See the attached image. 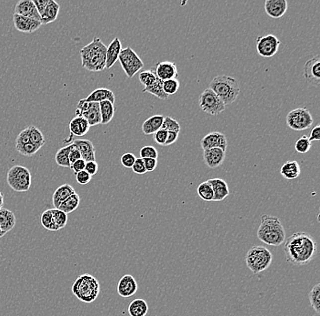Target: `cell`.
<instances>
[{
  "label": "cell",
  "instance_id": "1",
  "mask_svg": "<svg viewBox=\"0 0 320 316\" xmlns=\"http://www.w3.org/2000/svg\"><path fill=\"white\" fill-rule=\"evenodd\" d=\"M284 252L289 264L303 266L315 259L318 244L310 234L295 232L285 241Z\"/></svg>",
  "mask_w": 320,
  "mask_h": 316
},
{
  "label": "cell",
  "instance_id": "2",
  "mask_svg": "<svg viewBox=\"0 0 320 316\" xmlns=\"http://www.w3.org/2000/svg\"><path fill=\"white\" fill-rule=\"evenodd\" d=\"M107 47L99 37L80 49L82 67L90 72H100L105 69Z\"/></svg>",
  "mask_w": 320,
  "mask_h": 316
},
{
  "label": "cell",
  "instance_id": "3",
  "mask_svg": "<svg viewBox=\"0 0 320 316\" xmlns=\"http://www.w3.org/2000/svg\"><path fill=\"white\" fill-rule=\"evenodd\" d=\"M257 235L259 241L270 246H280L286 241V232L280 220L268 214L261 216Z\"/></svg>",
  "mask_w": 320,
  "mask_h": 316
},
{
  "label": "cell",
  "instance_id": "4",
  "mask_svg": "<svg viewBox=\"0 0 320 316\" xmlns=\"http://www.w3.org/2000/svg\"><path fill=\"white\" fill-rule=\"evenodd\" d=\"M209 89L214 91L226 106L236 101L240 92V85L236 79L223 75L212 79Z\"/></svg>",
  "mask_w": 320,
  "mask_h": 316
},
{
  "label": "cell",
  "instance_id": "5",
  "mask_svg": "<svg viewBox=\"0 0 320 316\" xmlns=\"http://www.w3.org/2000/svg\"><path fill=\"white\" fill-rule=\"evenodd\" d=\"M71 290L79 301L90 304L100 295V283L91 274H82L74 282Z\"/></svg>",
  "mask_w": 320,
  "mask_h": 316
},
{
  "label": "cell",
  "instance_id": "6",
  "mask_svg": "<svg viewBox=\"0 0 320 316\" xmlns=\"http://www.w3.org/2000/svg\"><path fill=\"white\" fill-rule=\"evenodd\" d=\"M272 253L268 248L259 245L250 248L246 255L247 266L255 274L266 271L272 264Z\"/></svg>",
  "mask_w": 320,
  "mask_h": 316
},
{
  "label": "cell",
  "instance_id": "7",
  "mask_svg": "<svg viewBox=\"0 0 320 316\" xmlns=\"http://www.w3.org/2000/svg\"><path fill=\"white\" fill-rule=\"evenodd\" d=\"M6 179L8 186L16 192H26L31 187V172L23 166L16 165L12 167L7 172Z\"/></svg>",
  "mask_w": 320,
  "mask_h": 316
},
{
  "label": "cell",
  "instance_id": "8",
  "mask_svg": "<svg viewBox=\"0 0 320 316\" xmlns=\"http://www.w3.org/2000/svg\"><path fill=\"white\" fill-rule=\"evenodd\" d=\"M118 60L122 69L129 79H132L144 68V62L142 61L141 58H139L136 51L130 47L121 50Z\"/></svg>",
  "mask_w": 320,
  "mask_h": 316
},
{
  "label": "cell",
  "instance_id": "9",
  "mask_svg": "<svg viewBox=\"0 0 320 316\" xmlns=\"http://www.w3.org/2000/svg\"><path fill=\"white\" fill-rule=\"evenodd\" d=\"M199 105L202 111L212 116H216L225 111L226 105L214 91L207 89L200 96Z\"/></svg>",
  "mask_w": 320,
  "mask_h": 316
},
{
  "label": "cell",
  "instance_id": "10",
  "mask_svg": "<svg viewBox=\"0 0 320 316\" xmlns=\"http://www.w3.org/2000/svg\"><path fill=\"white\" fill-rule=\"evenodd\" d=\"M286 121L288 126L297 132L309 129L314 122L310 111L306 108H298L289 111Z\"/></svg>",
  "mask_w": 320,
  "mask_h": 316
},
{
  "label": "cell",
  "instance_id": "11",
  "mask_svg": "<svg viewBox=\"0 0 320 316\" xmlns=\"http://www.w3.org/2000/svg\"><path fill=\"white\" fill-rule=\"evenodd\" d=\"M76 116L84 118L90 127L100 124V103L89 102L84 99L79 100L76 110Z\"/></svg>",
  "mask_w": 320,
  "mask_h": 316
},
{
  "label": "cell",
  "instance_id": "12",
  "mask_svg": "<svg viewBox=\"0 0 320 316\" xmlns=\"http://www.w3.org/2000/svg\"><path fill=\"white\" fill-rule=\"evenodd\" d=\"M257 51L262 58H269L274 57L278 51L280 41L274 35H266L257 37Z\"/></svg>",
  "mask_w": 320,
  "mask_h": 316
},
{
  "label": "cell",
  "instance_id": "13",
  "mask_svg": "<svg viewBox=\"0 0 320 316\" xmlns=\"http://www.w3.org/2000/svg\"><path fill=\"white\" fill-rule=\"evenodd\" d=\"M304 79L309 84L320 88V57L316 55L310 58L304 65Z\"/></svg>",
  "mask_w": 320,
  "mask_h": 316
},
{
  "label": "cell",
  "instance_id": "14",
  "mask_svg": "<svg viewBox=\"0 0 320 316\" xmlns=\"http://www.w3.org/2000/svg\"><path fill=\"white\" fill-rule=\"evenodd\" d=\"M226 152L219 148L203 150V161L210 169H216L224 163Z\"/></svg>",
  "mask_w": 320,
  "mask_h": 316
},
{
  "label": "cell",
  "instance_id": "15",
  "mask_svg": "<svg viewBox=\"0 0 320 316\" xmlns=\"http://www.w3.org/2000/svg\"><path fill=\"white\" fill-rule=\"evenodd\" d=\"M200 145L203 150L212 149V148H219L226 152L227 148V139L224 133L219 132H212L207 134L201 139Z\"/></svg>",
  "mask_w": 320,
  "mask_h": 316
},
{
  "label": "cell",
  "instance_id": "16",
  "mask_svg": "<svg viewBox=\"0 0 320 316\" xmlns=\"http://www.w3.org/2000/svg\"><path fill=\"white\" fill-rule=\"evenodd\" d=\"M152 69L156 77L163 82L178 78V69L176 64L173 62L162 61L157 64L156 67Z\"/></svg>",
  "mask_w": 320,
  "mask_h": 316
},
{
  "label": "cell",
  "instance_id": "17",
  "mask_svg": "<svg viewBox=\"0 0 320 316\" xmlns=\"http://www.w3.org/2000/svg\"><path fill=\"white\" fill-rule=\"evenodd\" d=\"M137 290H138V285L137 281L131 274H126L123 277H121L117 285L118 295L124 298H128L136 295Z\"/></svg>",
  "mask_w": 320,
  "mask_h": 316
},
{
  "label": "cell",
  "instance_id": "18",
  "mask_svg": "<svg viewBox=\"0 0 320 316\" xmlns=\"http://www.w3.org/2000/svg\"><path fill=\"white\" fill-rule=\"evenodd\" d=\"M13 20H14V25L16 30L22 33H27V34L34 33L37 31L42 26L40 21L19 16L16 14L13 16Z\"/></svg>",
  "mask_w": 320,
  "mask_h": 316
},
{
  "label": "cell",
  "instance_id": "19",
  "mask_svg": "<svg viewBox=\"0 0 320 316\" xmlns=\"http://www.w3.org/2000/svg\"><path fill=\"white\" fill-rule=\"evenodd\" d=\"M15 14L40 21V15L32 0H20L19 2H17L15 8Z\"/></svg>",
  "mask_w": 320,
  "mask_h": 316
},
{
  "label": "cell",
  "instance_id": "20",
  "mask_svg": "<svg viewBox=\"0 0 320 316\" xmlns=\"http://www.w3.org/2000/svg\"><path fill=\"white\" fill-rule=\"evenodd\" d=\"M265 10L270 17L280 18L288 10V2L286 0H267L265 2Z\"/></svg>",
  "mask_w": 320,
  "mask_h": 316
},
{
  "label": "cell",
  "instance_id": "21",
  "mask_svg": "<svg viewBox=\"0 0 320 316\" xmlns=\"http://www.w3.org/2000/svg\"><path fill=\"white\" fill-rule=\"evenodd\" d=\"M72 144L79 151L81 154V158L84 159L86 162L95 161L96 149L90 140H75Z\"/></svg>",
  "mask_w": 320,
  "mask_h": 316
},
{
  "label": "cell",
  "instance_id": "22",
  "mask_svg": "<svg viewBox=\"0 0 320 316\" xmlns=\"http://www.w3.org/2000/svg\"><path fill=\"white\" fill-rule=\"evenodd\" d=\"M122 49L123 48H122L120 39L118 37H115L109 44V46L107 48L105 69H110L116 63Z\"/></svg>",
  "mask_w": 320,
  "mask_h": 316
},
{
  "label": "cell",
  "instance_id": "23",
  "mask_svg": "<svg viewBox=\"0 0 320 316\" xmlns=\"http://www.w3.org/2000/svg\"><path fill=\"white\" fill-rule=\"evenodd\" d=\"M207 181L210 183L213 190V193H214L213 201H222L228 197L229 188L224 179H211Z\"/></svg>",
  "mask_w": 320,
  "mask_h": 316
},
{
  "label": "cell",
  "instance_id": "24",
  "mask_svg": "<svg viewBox=\"0 0 320 316\" xmlns=\"http://www.w3.org/2000/svg\"><path fill=\"white\" fill-rule=\"evenodd\" d=\"M84 100L89 102H96V103H100L102 101L108 100L115 104V97L112 90L106 88H100L93 90L91 93H90V95L85 98Z\"/></svg>",
  "mask_w": 320,
  "mask_h": 316
},
{
  "label": "cell",
  "instance_id": "25",
  "mask_svg": "<svg viewBox=\"0 0 320 316\" xmlns=\"http://www.w3.org/2000/svg\"><path fill=\"white\" fill-rule=\"evenodd\" d=\"M16 218L15 213L8 209L2 208L0 210V229L6 234L16 226Z\"/></svg>",
  "mask_w": 320,
  "mask_h": 316
},
{
  "label": "cell",
  "instance_id": "26",
  "mask_svg": "<svg viewBox=\"0 0 320 316\" xmlns=\"http://www.w3.org/2000/svg\"><path fill=\"white\" fill-rule=\"evenodd\" d=\"M60 10V5L54 0H49L45 10L40 16V22L42 25H47L56 21L58 18V13Z\"/></svg>",
  "mask_w": 320,
  "mask_h": 316
},
{
  "label": "cell",
  "instance_id": "27",
  "mask_svg": "<svg viewBox=\"0 0 320 316\" xmlns=\"http://www.w3.org/2000/svg\"><path fill=\"white\" fill-rule=\"evenodd\" d=\"M69 131L72 135L76 136H85L90 131V124L82 117H74L69 122Z\"/></svg>",
  "mask_w": 320,
  "mask_h": 316
},
{
  "label": "cell",
  "instance_id": "28",
  "mask_svg": "<svg viewBox=\"0 0 320 316\" xmlns=\"http://www.w3.org/2000/svg\"><path fill=\"white\" fill-rule=\"evenodd\" d=\"M74 193H76V191L73 187L69 184L61 185L60 187H58L53 194L52 202L54 209H58V207L61 205L64 200H67L69 196Z\"/></svg>",
  "mask_w": 320,
  "mask_h": 316
},
{
  "label": "cell",
  "instance_id": "29",
  "mask_svg": "<svg viewBox=\"0 0 320 316\" xmlns=\"http://www.w3.org/2000/svg\"><path fill=\"white\" fill-rule=\"evenodd\" d=\"M164 116L162 115H154L149 117L147 120L143 122L142 131L146 135H151L158 132L162 127Z\"/></svg>",
  "mask_w": 320,
  "mask_h": 316
},
{
  "label": "cell",
  "instance_id": "30",
  "mask_svg": "<svg viewBox=\"0 0 320 316\" xmlns=\"http://www.w3.org/2000/svg\"><path fill=\"white\" fill-rule=\"evenodd\" d=\"M280 173L284 179L292 180V179L299 178L300 175V167L298 161L296 160H289L284 163L280 169Z\"/></svg>",
  "mask_w": 320,
  "mask_h": 316
},
{
  "label": "cell",
  "instance_id": "31",
  "mask_svg": "<svg viewBox=\"0 0 320 316\" xmlns=\"http://www.w3.org/2000/svg\"><path fill=\"white\" fill-rule=\"evenodd\" d=\"M100 111L101 117L100 124H108L115 116V105L108 100L102 101L100 103Z\"/></svg>",
  "mask_w": 320,
  "mask_h": 316
},
{
  "label": "cell",
  "instance_id": "32",
  "mask_svg": "<svg viewBox=\"0 0 320 316\" xmlns=\"http://www.w3.org/2000/svg\"><path fill=\"white\" fill-rule=\"evenodd\" d=\"M148 312V305L144 299H135L128 306V314L130 316H146Z\"/></svg>",
  "mask_w": 320,
  "mask_h": 316
},
{
  "label": "cell",
  "instance_id": "33",
  "mask_svg": "<svg viewBox=\"0 0 320 316\" xmlns=\"http://www.w3.org/2000/svg\"><path fill=\"white\" fill-rule=\"evenodd\" d=\"M73 148V144L70 143L67 146L60 148L58 150L56 156H55V160L56 163L58 164V166L62 167V168H70V162H69V153L70 151Z\"/></svg>",
  "mask_w": 320,
  "mask_h": 316
},
{
  "label": "cell",
  "instance_id": "34",
  "mask_svg": "<svg viewBox=\"0 0 320 316\" xmlns=\"http://www.w3.org/2000/svg\"><path fill=\"white\" fill-rule=\"evenodd\" d=\"M79 203H80L79 195L78 193H74L71 196H69L67 200H64L61 205L58 207V210L63 211L66 214H69L79 208Z\"/></svg>",
  "mask_w": 320,
  "mask_h": 316
},
{
  "label": "cell",
  "instance_id": "35",
  "mask_svg": "<svg viewBox=\"0 0 320 316\" xmlns=\"http://www.w3.org/2000/svg\"><path fill=\"white\" fill-rule=\"evenodd\" d=\"M26 131L28 132V135L30 138V141L33 144L41 149L46 143V139L43 134V132L36 126H29L26 128Z\"/></svg>",
  "mask_w": 320,
  "mask_h": 316
},
{
  "label": "cell",
  "instance_id": "36",
  "mask_svg": "<svg viewBox=\"0 0 320 316\" xmlns=\"http://www.w3.org/2000/svg\"><path fill=\"white\" fill-rule=\"evenodd\" d=\"M143 92L150 93V94L156 96L157 98L162 100H167L168 99V97H169V96L165 93V91L163 90V81H161L160 79H158V78H157L156 82L152 86H150L148 88H144Z\"/></svg>",
  "mask_w": 320,
  "mask_h": 316
},
{
  "label": "cell",
  "instance_id": "37",
  "mask_svg": "<svg viewBox=\"0 0 320 316\" xmlns=\"http://www.w3.org/2000/svg\"><path fill=\"white\" fill-rule=\"evenodd\" d=\"M197 193L201 200L205 201H213L214 199L213 190L208 181L202 182L199 185V187L197 188Z\"/></svg>",
  "mask_w": 320,
  "mask_h": 316
},
{
  "label": "cell",
  "instance_id": "38",
  "mask_svg": "<svg viewBox=\"0 0 320 316\" xmlns=\"http://www.w3.org/2000/svg\"><path fill=\"white\" fill-rule=\"evenodd\" d=\"M310 306L317 314H320V284H317L312 287L309 294Z\"/></svg>",
  "mask_w": 320,
  "mask_h": 316
},
{
  "label": "cell",
  "instance_id": "39",
  "mask_svg": "<svg viewBox=\"0 0 320 316\" xmlns=\"http://www.w3.org/2000/svg\"><path fill=\"white\" fill-rule=\"evenodd\" d=\"M41 224L47 231H51V232L58 231L53 219L52 209L47 210L41 214Z\"/></svg>",
  "mask_w": 320,
  "mask_h": 316
},
{
  "label": "cell",
  "instance_id": "40",
  "mask_svg": "<svg viewBox=\"0 0 320 316\" xmlns=\"http://www.w3.org/2000/svg\"><path fill=\"white\" fill-rule=\"evenodd\" d=\"M139 81L145 88H148L150 86H152L156 80H157V77L156 75L154 73V70L152 69H149V70H145V71H142L139 73Z\"/></svg>",
  "mask_w": 320,
  "mask_h": 316
},
{
  "label": "cell",
  "instance_id": "41",
  "mask_svg": "<svg viewBox=\"0 0 320 316\" xmlns=\"http://www.w3.org/2000/svg\"><path fill=\"white\" fill-rule=\"evenodd\" d=\"M53 219L58 230L63 229L68 223V214L58 209H52Z\"/></svg>",
  "mask_w": 320,
  "mask_h": 316
},
{
  "label": "cell",
  "instance_id": "42",
  "mask_svg": "<svg viewBox=\"0 0 320 316\" xmlns=\"http://www.w3.org/2000/svg\"><path fill=\"white\" fill-rule=\"evenodd\" d=\"M16 150L17 153H20L24 156L31 157L33 155H35L40 149L33 143H27L23 145H16Z\"/></svg>",
  "mask_w": 320,
  "mask_h": 316
},
{
  "label": "cell",
  "instance_id": "43",
  "mask_svg": "<svg viewBox=\"0 0 320 316\" xmlns=\"http://www.w3.org/2000/svg\"><path fill=\"white\" fill-rule=\"evenodd\" d=\"M161 129L167 131V132H174L179 133V132H180V124H179L178 121H176L172 117H164Z\"/></svg>",
  "mask_w": 320,
  "mask_h": 316
},
{
  "label": "cell",
  "instance_id": "44",
  "mask_svg": "<svg viewBox=\"0 0 320 316\" xmlns=\"http://www.w3.org/2000/svg\"><path fill=\"white\" fill-rule=\"evenodd\" d=\"M311 148V142L307 135H303L299 138V140L295 143V150L299 153H307Z\"/></svg>",
  "mask_w": 320,
  "mask_h": 316
},
{
  "label": "cell",
  "instance_id": "45",
  "mask_svg": "<svg viewBox=\"0 0 320 316\" xmlns=\"http://www.w3.org/2000/svg\"><path fill=\"white\" fill-rule=\"evenodd\" d=\"M180 83L178 79H169L163 82V90L167 95H174L178 92Z\"/></svg>",
  "mask_w": 320,
  "mask_h": 316
},
{
  "label": "cell",
  "instance_id": "46",
  "mask_svg": "<svg viewBox=\"0 0 320 316\" xmlns=\"http://www.w3.org/2000/svg\"><path fill=\"white\" fill-rule=\"evenodd\" d=\"M158 152L157 149L150 145L144 146L140 150V158H158Z\"/></svg>",
  "mask_w": 320,
  "mask_h": 316
},
{
  "label": "cell",
  "instance_id": "47",
  "mask_svg": "<svg viewBox=\"0 0 320 316\" xmlns=\"http://www.w3.org/2000/svg\"><path fill=\"white\" fill-rule=\"evenodd\" d=\"M137 157L131 153H124L121 157V164L126 169H132Z\"/></svg>",
  "mask_w": 320,
  "mask_h": 316
},
{
  "label": "cell",
  "instance_id": "48",
  "mask_svg": "<svg viewBox=\"0 0 320 316\" xmlns=\"http://www.w3.org/2000/svg\"><path fill=\"white\" fill-rule=\"evenodd\" d=\"M132 169H133V171H134L135 173L137 174V175H144V174L147 173L145 163H144V159L141 158H137L135 163H134L133 167H132Z\"/></svg>",
  "mask_w": 320,
  "mask_h": 316
},
{
  "label": "cell",
  "instance_id": "49",
  "mask_svg": "<svg viewBox=\"0 0 320 316\" xmlns=\"http://www.w3.org/2000/svg\"><path fill=\"white\" fill-rule=\"evenodd\" d=\"M91 179H92V177L90 176V174L87 173L85 170L76 174V180L80 185L89 184Z\"/></svg>",
  "mask_w": 320,
  "mask_h": 316
},
{
  "label": "cell",
  "instance_id": "50",
  "mask_svg": "<svg viewBox=\"0 0 320 316\" xmlns=\"http://www.w3.org/2000/svg\"><path fill=\"white\" fill-rule=\"evenodd\" d=\"M84 170L87 173L90 174L91 177H93L94 175L97 174L98 170H99V164L97 163L96 161L86 162Z\"/></svg>",
  "mask_w": 320,
  "mask_h": 316
},
{
  "label": "cell",
  "instance_id": "51",
  "mask_svg": "<svg viewBox=\"0 0 320 316\" xmlns=\"http://www.w3.org/2000/svg\"><path fill=\"white\" fill-rule=\"evenodd\" d=\"M167 138H168V132L163 129L158 130V132L155 133V141L160 145H165Z\"/></svg>",
  "mask_w": 320,
  "mask_h": 316
},
{
  "label": "cell",
  "instance_id": "52",
  "mask_svg": "<svg viewBox=\"0 0 320 316\" xmlns=\"http://www.w3.org/2000/svg\"><path fill=\"white\" fill-rule=\"evenodd\" d=\"M143 159H144V163H145L147 172H152L156 169L157 166H158L157 158H143Z\"/></svg>",
  "mask_w": 320,
  "mask_h": 316
},
{
  "label": "cell",
  "instance_id": "53",
  "mask_svg": "<svg viewBox=\"0 0 320 316\" xmlns=\"http://www.w3.org/2000/svg\"><path fill=\"white\" fill-rule=\"evenodd\" d=\"M85 166H86V161L84 159L80 158L79 160L75 161L73 164L70 165V169L73 170L75 174L79 173L80 171H83L85 169Z\"/></svg>",
  "mask_w": 320,
  "mask_h": 316
},
{
  "label": "cell",
  "instance_id": "54",
  "mask_svg": "<svg viewBox=\"0 0 320 316\" xmlns=\"http://www.w3.org/2000/svg\"><path fill=\"white\" fill-rule=\"evenodd\" d=\"M48 2H49V0H34V1H33L34 5L37 7V11H38V13H39L40 16H41V14H42L44 10H45V8H46V6H47V4H48Z\"/></svg>",
  "mask_w": 320,
  "mask_h": 316
},
{
  "label": "cell",
  "instance_id": "55",
  "mask_svg": "<svg viewBox=\"0 0 320 316\" xmlns=\"http://www.w3.org/2000/svg\"><path fill=\"white\" fill-rule=\"evenodd\" d=\"M310 142H318L320 140V125H317V126L313 128V130L310 132Z\"/></svg>",
  "mask_w": 320,
  "mask_h": 316
},
{
  "label": "cell",
  "instance_id": "56",
  "mask_svg": "<svg viewBox=\"0 0 320 316\" xmlns=\"http://www.w3.org/2000/svg\"><path fill=\"white\" fill-rule=\"evenodd\" d=\"M81 158V154L79 153V151L76 149V148H72V150L70 151V153H69V162H70V165L73 164L75 161L79 160Z\"/></svg>",
  "mask_w": 320,
  "mask_h": 316
},
{
  "label": "cell",
  "instance_id": "57",
  "mask_svg": "<svg viewBox=\"0 0 320 316\" xmlns=\"http://www.w3.org/2000/svg\"><path fill=\"white\" fill-rule=\"evenodd\" d=\"M178 138H179V133L174 132H168V138H167V141H166L164 146H169V145L176 143Z\"/></svg>",
  "mask_w": 320,
  "mask_h": 316
},
{
  "label": "cell",
  "instance_id": "58",
  "mask_svg": "<svg viewBox=\"0 0 320 316\" xmlns=\"http://www.w3.org/2000/svg\"><path fill=\"white\" fill-rule=\"evenodd\" d=\"M4 203H5V196H4L2 191H0V210H1L2 208H4V207H3Z\"/></svg>",
  "mask_w": 320,
  "mask_h": 316
},
{
  "label": "cell",
  "instance_id": "59",
  "mask_svg": "<svg viewBox=\"0 0 320 316\" xmlns=\"http://www.w3.org/2000/svg\"><path fill=\"white\" fill-rule=\"evenodd\" d=\"M5 235V233L2 232V231H1V229H0V239H1V238L4 237Z\"/></svg>",
  "mask_w": 320,
  "mask_h": 316
}]
</instances>
